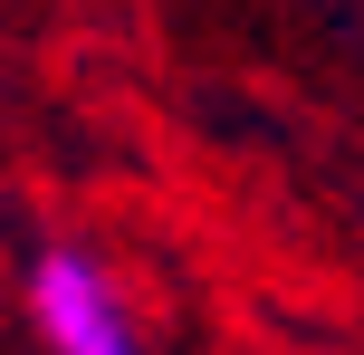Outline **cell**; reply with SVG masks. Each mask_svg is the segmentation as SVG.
<instances>
[{
    "label": "cell",
    "mask_w": 364,
    "mask_h": 355,
    "mask_svg": "<svg viewBox=\"0 0 364 355\" xmlns=\"http://www.w3.org/2000/svg\"><path fill=\"white\" fill-rule=\"evenodd\" d=\"M29 337L58 355H134L144 327H134V298L115 288L106 260L87 250H38L29 260Z\"/></svg>",
    "instance_id": "6da1fadb"
}]
</instances>
